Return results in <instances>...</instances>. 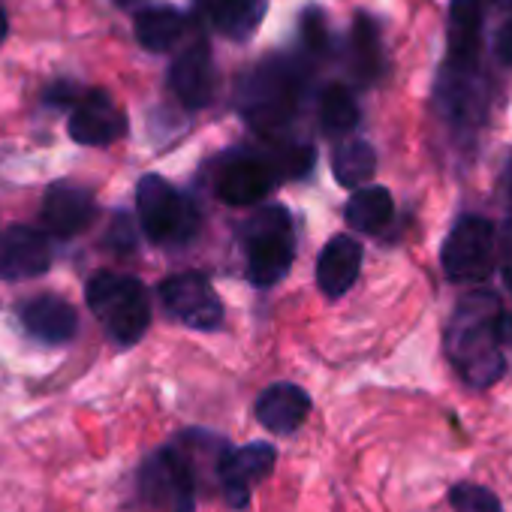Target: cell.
<instances>
[{
  "instance_id": "cell-3",
  "label": "cell",
  "mask_w": 512,
  "mask_h": 512,
  "mask_svg": "<svg viewBox=\"0 0 512 512\" xmlns=\"http://www.w3.org/2000/svg\"><path fill=\"white\" fill-rule=\"evenodd\" d=\"M293 223L284 208H263L247 226V275L256 287L278 284L293 266Z\"/></svg>"
},
{
  "instance_id": "cell-23",
  "label": "cell",
  "mask_w": 512,
  "mask_h": 512,
  "mask_svg": "<svg viewBox=\"0 0 512 512\" xmlns=\"http://www.w3.org/2000/svg\"><path fill=\"white\" fill-rule=\"evenodd\" d=\"M377 169V154L365 139L344 142L332 157V172L341 187H362Z\"/></svg>"
},
{
  "instance_id": "cell-30",
  "label": "cell",
  "mask_w": 512,
  "mask_h": 512,
  "mask_svg": "<svg viewBox=\"0 0 512 512\" xmlns=\"http://www.w3.org/2000/svg\"><path fill=\"white\" fill-rule=\"evenodd\" d=\"M115 4H121V7H130V4H136V0H115Z\"/></svg>"
},
{
  "instance_id": "cell-8",
  "label": "cell",
  "mask_w": 512,
  "mask_h": 512,
  "mask_svg": "<svg viewBox=\"0 0 512 512\" xmlns=\"http://www.w3.org/2000/svg\"><path fill=\"white\" fill-rule=\"evenodd\" d=\"M278 464V449L272 443H247L244 449H226L217 464V488L232 509L250 503L253 488L260 485Z\"/></svg>"
},
{
  "instance_id": "cell-27",
  "label": "cell",
  "mask_w": 512,
  "mask_h": 512,
  "mask_svg": "<svg viewBox=\"0 0 512 512\" xmlns=\"http://www.w3.org/2000/svg\"><path fill=\"white\" fill-rule=\"evenodd\" d=\"M494 55L503 67H512V16L503 22V28L494 37Z\"/></svg>"
},
{
  "instance_id": "cell-25",
  "label": "cell",
  "mask_w": 512,
  "mask_h": 512,
  "mask_svg": "<svg viewBox=\"0 0 512 512\" xmlns=\"http://www.w3.org/2000/svg\"><path fill=\"white\" fill-rule=\"evenodd\" d=\"M449 506L455 512H503L497 494L479 482H455L449 488Z\"/></svg>"
},
{
  "instance_id": "cell-1",
  "label": "cell",
  "mask_w": 512,
  "mask_h": 512,
  "mask_svg": "<svg viewBox=\"0 0 512 512\" xmlns=\"http://www.w3.org/2000/svg\"><path fill=\"white\" fill-rule=\"evenodd\" d=\"M512 344V314L488 290L467 293L452 311L446 329V356L470 389L494 386L506 371V347Z\"/></svg>"
},
{
  "instance_id": "cell-19",
  "label": "cell",
  "mask_w": 512,
  "mask_h": 512,
  "mask_svg": "<svg viewBox=\"0 0 512 512\" xmlns=\"http://www.w3.org/2000/svg\"><path fill=\"white\" fill-rule=\"evenodd\" d=\"M205 7L211 25L235 43L250 40L266 16V0H208Z\"/></svg>"
},
{
  "instance_id": "cell-13",
  "label": "cell",
  "mask_w": 512,
  "mask_h": 512,
  "mask_svg": "<svg viewBox=\"0 0 512 512\" xmlns=\"http://www.w3.org/2000/svg\"><path fill=\"white\" fill-rule=\"evenodd\" d=\"M124 133L127 118L109 94H88L70 115V139L79 145H112Z\"/></svg>"
},
{
  "instance_id": "cell-6",
  "label": "cell",
  "mask_w": 512,
  "mask_h": 512,
  "mask_svg": "<svg viewBox=\"0 0 512 512\" xmlns=\"http://www.w3.org/2000/svg\"><path fill=\"white\" fill-rule=\"evenodd\" d=\"M196 476L190 470V461L178 449V443H169L157 449L139 473V494L166 512H193L196 506Z\"/></svg>"
},
{
  "instance_id": "cell-17",
  "label": "cell",
  "mask_w": 512,
  "mask_h": 512,
  "mask_svg": "<svg viewBox=\"0 0 512 512\" xmlns=\"http://www.w3.org/2000/svg\"><path fill=\"white\" fill-rule=\"evenodd\" d=\"M169 85L184 106L190 109L205 106L214 94V61L208 46L184 49L169 70Z\"/></svg>"
},
{
  "instance_id": "cell-18",
  "label": "cell",
  "mask_w": 512,
  "mask_h": 512,
  "mask_svg": "<svg viewBox=\"0 0 512 512\" xmlns=\"http://www.w3.org/2000/svg\"><path fill=\"white\" fill-rule=\"evenodd\" d=\"M22 326L46 344H67L79 332V317L73 305L58 296H37L22 308Z\"/></svg>"
},
{
  "instance_id": "cell-5",
  "label": "cell",
  "mask_w": 512,
  "mask_h": 512,
  "mask_svg": "<svg viewBox=\"0 0 512 512\" xmlns=\"http://www.w3.org/2000/svg\"><path fill=\"white\" fill-rule=\"evenodd\" d=\"M440 263L452 284L485 281L494 269V226H491V220L476 217V214L461 217L443 241Z\"/></svg>"
},
{
  "instance_id": "cell-20",
  "label": "cell",
  "mask_w": 512,
  "mask_h": 512,
  "mask_svg": "<svg viewBox=\"0 0 512 512\" xmlns=\"http://www.w3.org/2000/svg\"><path fill=\"white\" fill-rule=\"evenodd\" d=\"M344 214H347V223L353 229L377 235L392 223L395 202H392V193L386 187H362L350 196Z\"/></svg>"
},
{
  "instance_id": "cell-9",
  "label": "cell",
  "mask_w": 512,
  "mask_h": 512,
  "mask_svg": "<svg viewBox=\"0 0 512 512\" xmlns=\"http://www.w3.org/2000/svg\"><path fill=\"white\" fill-rule=\"evenodd\" d=\"M160 299L166 311L190 329L211 332L223 323V302L202 275H172L169 281H163Z\"/></svg>"
},
{
  "instance_id": "cell-28",
  "label": "cell",
  "mask_w": 512,
  "mask_h": 512,
  "mask_svg": "<svg viewBox=\"0 0 512 512\" xmlns=\"http://www.w3.org/2000/svg\"><path fill=\"white\" fill-rule=\"evenodd\" d=\"M4 40H7V13L0 10V43H4Z\"/></svg>"
},
{
  "instance_id": "cell-31",
  "label": "cell",
  "mask_w": 512,
  "mask_h": 512,
  "mask_svg": "<svg viewBox=\"0 0 512 512\" xmlns=\"http://www.w3.org/2000/svg\"><path fill=\"white\" fill-rule=\"evenodd\" d=\"M509 196H512V175H509Z\"/></svg>"
},
{
  "instance_id": "cell-11",
  "label": "cell",
  "mask_w": 512,
  "mask_h": 512,
  "mask_svg": "<svg viewBox=\"0 0 512 512\" xmlns=\"http://www.w3.org/2000/svg\"><path fill=\"white\" fill-rule=\"evenodd\" d=\"M52 266V244L40 229L13 226L0 238V278L28 281Z\"/></svg>"
},
{
  "instance_id": "cell-10",
  "label": "cell",
  "mask_w": 512,
  "mask_h": 512,
  "mask_svg": "<svg viewBox=\"0 0 512 512\" xmlns=\"http://www.w3.org/2000/svg\"><path fill=\"white\" fill-rule=\"evenodd\" d=\"M494 7H497V0H452L443 67H452V70L482 67V28Z\"/></svg>"
},
{
  "instance_id": "cell-24",
  "label": "cell",
  "mask_w": 512,
  "mask_h": 512,
  "mask_svg": "<svg viewBox=\"0 0 512 512\" xmlns=\"http://www.w3.org/2000/svg\"><path fill=\"white\" fill-rule=\"evenodd\" d=\"M359 124V106L344 85H329L320 94V127L326 136H347Z\"/></svg>"
},
{
  "instance_id": "cell-4",
  "label": "cell",
  "mask_w": 512,
  "mask_h": 512,
  "mask_svg": "<svg viewBox=\"0 0 512 512\" xmlns=\"http://www.w3.org/2000/svg\"><path fill=\"white\" fill-rule=\"evenodd\" d=\"M434 106L443 124L452 130V136L470 145L488 115V82H485L482 67L479 70L443 67L437 79V91H434Z\"/></svg>"
},
{
  "instance_id": "cell-2",
  "label": "cell",
  "mask_w": 512,
  "mask_h": 512,
  "mask_svg": "<svg viewBox=\"0 0 512 512\" xmlns=\"http://www.w3.org/2000/svg\"><path fill=\"white\" fill-rule=\"evenodd\" d=\"M88 308L106 329V335L121 344L133 347L151 326V305L145 287L130 275L103 272L88 284Z\"/></svg>"
},
{
  "instance_id": "cell-14",
  "label": "cell",
  "mask_w": 512,
  "mask_h": 512,
  "mask_svg": "<svg viewBox=\"0 0 512 512\" xmlns=\"http://www.w3.org/2000/svg\"><path fill=\"white\" fill-rule=\"evenodd\" d=\"M94 220V196L88 187L76 181H58L49 187L43 202V223L49 232L70 238L91 226Z\"/></svg>"
},
{
  "instance_id": "cell-21",
  "label": "cell",
  "mask_w": 512,
  "mask_h": 512,
  "mask_svg": "<svg viewBox=\"0 0 512 512\" xmlns=\"http://www.w3.org/2000/svg\"><path fill=\"white\" fill-rule=\"evenodd\" d=\"M184 37V16L169 7H151L136 16V40L148 52H169Z\"/></svg>"
},
{
  "instance_id": "cell-26",
  "label": "cell",
  "mask_w": 512,
  "mask_h": 512,
  "mask_svg": "<svg viewBox=\"0 0 512 512\" xmlns=\"http://www.w3.org/2000/svg\"><path fill=\"white\" fill-rule=\"evenodd\" d=\"M494 253H497L500 278L512 293V220H503L500 229H494Z\"/></svg>"
},
{
  "instance_id": "cell-15",
  "label": "cell",
  "mask_w": 512,
  "mask_h": 512,
  "mask_svg": "<svg viewBox=\"0 0 512 512\" xmlns=\"http://www.w3.org/2000/svg\"><path fill=\"white\" fill-rule=\"evenodd\" d=\"M253 413L272 434H293L311 416V395L296 383H275L256 398Z\"/></svg>"
},
{
  "instance_id": "cell-16",
  "label": "cell",
  "mask_w": 512,
  "mask_h": 512,
  "mask_svg": "<svg viewBox=\"0 0 512 512\" xmlns=\"http://www.w3.org/2000/svg\"><path fill=\"white\" fill-rule=\"evenodd\" d=\"M362 244L353 235H335L317 260V284L329 299H341L359 278Z\"/></svg>"
},
{
  "instance_id": "cell-12",
  "label": "cell",
  "mask_w": 512,
  "mask_h": 512,
  "mask_svg": "<svg viewBox=\"0 0 512 512\" xmlns=\"http://www.w3.org/2000/svg\"><path fill=\"white\" fill-rule=\"evenodd\" d=\"M278 181V169L263 157H232L217 172V196L226 205H250L263 199Z\"/></svg>"
},
{
  "instance_id": "cell-32",
  "label": "cell",
  "mask_w": 512,
  "mask_h": 512,
  "mask_svg": "<svg viewBox=\"0 0 512 512\" xmlns=\"http://www.w3.org/2000/svg\"><path fill=\"white\" fill-rule=\"evenodd\" d=\"M202 4H208V0H202Z\"/></svg>"
},
{
  "instance_id": "cell-7",
  "label": "cell",
  "mask_w": 512,
  "mask_h": 512,
  "mask_svg": "<svg viewBox=\"0 0 512 512\" xmlns=\"http://www.w3.org/2000/svg\"><path fill=\"white\" fill-rule=\"evenodd\" d=\"M136 208L145 235L157 244H178L193 232L190 202L160 175H145L136 187Z\"/></svg>"
},
{
  "instance_id": "cell-29",
  "label": "cell",
  "mask_w": 512,
  "mask_h": 512,
  "mask_svg": "<svg viewBox=\"0 0 512 512\" xmlns=\"http://www.w3.org/2000/svg\"><path fill=\"white\" fill-rule=\"evenodd\" d=\"M497 7H506V10H512V0H497Z\"/></svg>"
},
{
  "instance_id": "cell-22",
  "label": "cell",
  "mask_w": 512,
  "mask_h": 512,
  "mask_svg": "<svg viewBox=\"0 0 512 512\" xmlns=\"http://www.w3.org/2000/svg\"><path fill=\"white\" fill-rule=\"evenodd\" d=\"M350 64L353 73L362 82H374L383 70V49H380V31L371 19L359 16L356 28H353V40H350Z\"/></svg>"
}]
</instances>
